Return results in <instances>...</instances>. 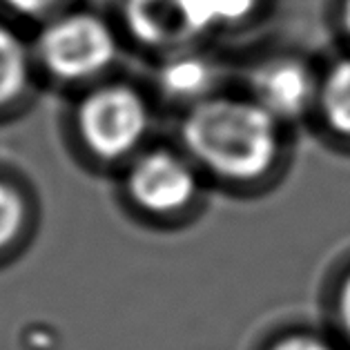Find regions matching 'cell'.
<instances>
[{"mask_svg":"<svg viewBox=\"0 0 350 350\" xmlns=\"http://www.w3.org/2000/svg\"><path fill=\"white\" fill-rule=\"evenodd\" d=\"M279 121L252 98L212 96L187 109L181 127L187 154L219 178L252 181L275 165Z\"/></svg>","mask_w":350,"mask_h":350,"instance_id":"obj_1","label":"cell"},{"mask_svg":"<svg viewBox=\"0 0 350 350\" xmlns=\"http://www.w3.org/2000/svg\"><path fill=\"white\" fill-rule=\"evenodd\" d=\"M33 61L54 81L79 85L103 76L118 56V33L105 16L65 10L42 23L33 40Z\"/></svg>","mask_w":350,"mask_h":350,"instance_id":"obj_2","label":"cell"},{"mask_svg":"<svg viewBox=\"0 0 350 350\" xmlns=\"http://www.w3.org/2000/svg\"><path fill=\"white\" fill-rule=\"evenodd\" d=\"M150 130V105L139 90L107 83L92 90L79 107V132L92 154L105 161L130 157Z\"/></svg>","mask_w":350,"mask_h":350,"instance_id":"obj_3","label":"cell"},{"mask_svg":"<svg viewBox=\"0 0 350 350\" xmlns=\"http://www.w3.org/2000/svg\"><path fill=\"white\" fill-rule=\"evenodd\" d=\"M121 16L139 45L165 56L217 33L208 0H123Z\"/></svg>","mask_w":350,"mask_h":350,"instance_id":"obj_4","label":"cell"},{"mask_svg":"<svg viewBox=\"0 0 350 350\" xmlns=\"http://www.w3.org/2000/svg\"><path fill=\"white\" fill-rule=\"evenodd\" d=\"M199 190L194 161L170 150L145 152L127 174V192L150 215H176L192 203Z\"/></svg>","mask_w":350,"mask_h":350,"instance_id":"obj_5","label":"cell"},{"mask_svg":"<svg viewBox=\"0 0 350 350\" xmlns=\"http://www.w3.org/2000/svg\"><path fill=\"white\" fill-rule=\"evenodd\" d=\"M319 81L301 58L270 56L247 72V98L279 123H290L317 103Z\"/></svg>","mask_w":350,"mask_h":350,"instance_id":"obj_6","label":"cell"},{"mask_svg":"<svg viewBox=\"0 0 350 350\" xmlns=\"http://www.w3.org/2000/svg\"><path fill=\"white\" fill-rule=\"evenodd\" d=\"M221 76L224 70L215 56L201 52L199 47H187L165 56L157 72V85L170 100L194 107L217 96Z\"/></svg>","mask_w":350,"mask_h":350,"instance_id":"obj_7","label":"cell"},{"mask_svg":"<svg viewBox=\"0 0 350 350\" xmlns=\"http://www.w3.org/2000/svg\"><path fill=\"white\" fill-rule=\"evenodd\" d=\"M33 49L7 21L0 18V107L16 103L31 83Z\"/></svg>","mask_w":350,"mask_h":350,"instance_id":"obj_8","label":"cell"},{"mask_svg":"<svg viewBox=\"0 0 350 350\" xmlns=\"http://www.w3.org/2000/svg\"><path fill=\"white\" fill-rule=\"evenodd\" d=\"M326 123L341 136H350V56L339 61L319 81V98Z\"/></svg>","mask_w":350,"mask_h":350,"instance_id":"obj_9","label":"cell"},{"mask_svg":"<svg viewBox=\"0 0 350 350\" xmlns=\"http://www.w3.org/2000/svg\"><path fill=\"white\" fill-rule=\"evenodd\" d=\"M215 31H232L243 27L261 12L263 0H208Z\"/></svg>","mask_w":350,"mask_h":350,"instance_id":"obj_10","label":"cell"},{"mask_svg":"<svg viewBox=\"0 0 350 350\" xmlns=\"http://www.w3.org/2000/svg\"><path fill=\"white\" fill-rule=\"evenodd\" d=\"M25 224V201L10 183L0 181V250L18 239Z\"/></svg>","mask_w":350,"mask_h":350,"instance_id":"obj_11","label":"cell"},{"mask_svg":"<svg viewBox=\"0 0 350 350\" xmlns=\"http://www.w3.org/2000/svg\"><path fill=\"white\" fill-rule=\"evenodd\" d=\"M74 0H0V7L14 16L31 21H49L56 14L70 10Z\"/></svg>","mask_w":350,"mask_h":350,"instance_id":"obj_12","label":"cell"},{"mask_svg":"<svg viewBox=\"0 0 350 350\" xmlns=\"http://www.w3.org/2000/svg\"><path fill=\"white\" fill-rule=\"evenodd\" d=\"M272 350H335V348L317 335H290L277 341Z\"/></svg>","mask_w":350,"mask_h":350,"instance_id":"obj_13","label":"cell"},{"mask_svg":"<svg viewBox=\"0 0 350 350\" xmlns=\"http://www.w3.org/2000/svg\"><path fill=\"white\" fill-rule=\"evenodd\" d=\"M339 314H341V323H344L346 332L350 335V277L346 279L344 288H341V297H339Z\"/></svg>","mask_w":350,"mask_h":350,"instance_id":"obj_14","label":"cell"},{"mask_svg":"<svg viewBox=\"0 0 350 350\" xmlns=\"http://www.w3.org/2000/svg\"><path fill=\"white\" fill-rule=\"evenodd\" d=\"M339 25H341V31L346 33L350 38V0H339Z\"/></svg>","mask_w":350,"mask_h":350,"instance_id":"obj_15","label":"cell"}]
</instances>
